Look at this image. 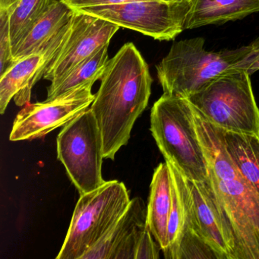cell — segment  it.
Here are the masks:
<instances>
[{"label": "cell", "mask_w": 259, "mask_h": 259, "mask_svg": "<svg viewBox=\"0 0 259 259\" xmlns=\"http://www.w3.org/2000/svg\"><path fill=\"white\" fill-rule=\"evenodd\" d=\"M100 80L90 108L101 131L104 157L113 160L148 106L153 78L140 51L127 43L108 60Z\"/></svg>", "instance_id": "1"}, {"label": "cell", "mask_w": 259, "mask_h": 259, "mask_svg": "<svg viewBox=\"0 0 259 259\" xmlns=\"http://www.w3.org/2000/svg\"><path fill=\"white\" fill-rule=\"evenodd\" d=\"M192 107L207 160V178L234 236L236 259H259V194L230 158L221 128Z\"/></svg>", "instance_id": "2"}, {"label": "cell", "mask_w": 259, "mask_h": 259, "mask_svg": "<svg viewBox=\"0 0 259 259\" xmlns=\"http://www.w3.org/2000/svg\"><path fill=\"white\" fill-rule=\"evenodd\" d=\"M150 130L166 162L190 181L207 180V160L187 98L163 93L151 109Z\"/></svg>", "instance_id": "3"}, {"label": "cell", "mask_w": 259, "mask_h": 259, "mask_svg": "<svg viewBox=\"0 0 259 259\" xmlns=\"http://www.w3.org/2000/svg\"><path fill=\"white\" fill-rule=\"evenodd\" d=\"M251 45L227 51H208L204 37L175 42L156 66L163 93L187 98L217 77L236 70L251 52Z\"/></svg>", "instance_id": "4"}, {"label": "cell", "mask_w": 259, "mask_h": 259, "mask_svg": "<svg viewBox=\"0 0 259 259\" xmlns=\"http://www.w3.org/2000/svg\"><path fill=\"white\" fill-rule=\"evenodd\" d=\"M187 99L219 128L259 136V108L246 71L236 69L223 74Z\"/></svg>", "instance_id": "5"}, {"label": "cell", "mask_w": 259, "mask_h": 259, "mask_svg": "<svg viewBox=\"0 0 259 259\" xmlns=\"http://www.w3.org/2000/svg\"><path fill=\"white\" fill-rule=\"evenodd\" d=\"M130 201L125 184L117 180L80 195L57 258L81 259L115 225Z\"/></svg>", "instance_id": "6"}, {"label": "cell", "mask_w": 259, "mask_h": 259, "mask_svg": "<svg viewBox=\"0 0 259 259\" xmlns=\"http://www.w3.org/2000/svg\"><path fill=\"white\" fill-rule=\"evenodd\" d=\"M57 157L80 195L105 183L101 131L90 107L66 124L57 139Z\"/></svg>", "instance_id": "7"}, {"label": "cell", "mask_w": 259, "mask_h": 259, "mask_svg": "<svg viewBox=\"0 0 259 259\" xmlns=\"http://www.w3.org/2000/svg\"><path fill=\"white\" fill-rule=\"evenodd\" d=\"M192 0L167 3L136 0L125 4L78 10L154 40H174L184 30Z\"/></svg>", "instance_id": "8"}, {"label": "cell", "mask_w": 259, "mask_h": 259, "mask_svg": "<svg viewBox=\"0 0 259 259\" xmlns=\"http://www.w3.org/2000/svg\"><path fill=\"white\" fill-rule=\"evenodd\" d=\"M180 181L187 213L186 226L202 238L219 259H236L233 231L208 178L190 181L180 172Z\"/></svg>", "instance_id": "9"}, {"label": "cell", "mask_w": 259, "mask_h": 259, "mask_svg": "<svg viewBox=\"0 0 259 259\" xmlns=\"http://www.w3.org/2000/svg\"><path fill=\"white\" fill-rule=\"evenodd\" d=\"M94 84H83L54 99L26 104L15 119L10 141L40 139L69 123L92 105Z\"/></svg>", "instance_id": "10"}, {"label": "cell", "mask_w": 259, "mask_h": 259, "mask_svg": "<svg viewBox=\"0 0 259 259\" xmlns=\"http://www.w3.org/2000/svg\"><path fill=\"white\" fill-rule=\"evenodd\" d=\"M119 29L108 21L73 10L67 37L48 66L44 78L51 84L60 81L86 59L109 46Z\"/></svg>", "instance_id": "11"}, {"label": "cell", "mask_w": 259, "mask_h": 259, "mask_svg": "<svg viewBox=\"0 0 259 259\" xmlns=\"http://www.w3.org/2000/svg\"><path fill=\"white\" fill-rule=\"evenodd\" d=\"M147 208L141 198L131 200L125 213L108 233L81 259H135L146 226Z\"/></svg>", "instance_id": "12"}, {"label": "cell", "mask_w": 259, "mask_h": 259, "mask_svg": "<svg viewBox=\"0 0 259 259\" xmlns=\"http://www.w3.org/2000/svg\"><path fill=\"white\" fill-rule=\"evenodd\" d=\"M44 48L40 52L16 61L0 75V113L4 114L13 98L19 107L29 104L31 90L45 75Z\"/></svg>", "instance_id": "13"}, {"label": "cell", "mask_w": 259, "mask_h": 259, "mask_svg": "<svg viewBox=\"0 0 259 259\" xmlns=\"http://www.w3.org/2000/svg\"><path fill=\"white\" fill-rule=\"evenodd\" d=\"M172 207V181L167 163L154 169L147 207L146 224L163 253L168 248L167 227Z\"/></svg>", "instance_id": "14"}, {"label": "cell", "mask_w": 259, "mask_h": 259, "mask_svg": "<svg viewBox=\"0 0 259 259\" xmlns=\"http://www.w3.org/2000/svg\"><path fill=\"white\" fill-rule=\"evenodd\" d=\"M259 12V0H192L186 30L224 25Z\"/></svg>", "instance_id": "15"}, {"label": "cell", "mask_w": 259, "mask_h": 259, "mask_svg": "<svg viewBox=\"0 0 259 259\" xmlns=\"http://www.w3.org/2000/svg\"><path fill=\"white\" fill-rule=\"evenodd\" d=\"M72 14L73 10L60 0H56L23 38L13 47L14 61L40 52L45 45L70 21Z\"/></svg>", "instance_id": "16"}, {"label": "cell", "mask_w": 259, "mask_h": 259, "mask_svg": "<svg viewBox=\"0 0 259 259\" xmlns=\"http://www.w3.org/2000/svg\"><path fill=\"white\" fill-rule=\"evenodd\" d=\"M226 150L238 170L259 194V136L222 130Z\"/></svg>", "instance_id": "17"}, {"label": "cell", "mask_w": 259, "mask_h": 259, "mask_svg": "<svg viewBox=\"0 0 259 259\" xmlns=\"http://www.w3.org/2000/svg\"><path fill=\"white\" fill-rule=\"evenodd\" d=\"M109 46L104 47L48 89V99H54L102 77L109 60Z\"/></svg>", "instance_id": "18"}, {"label": "cell", "mask_w": 259, "mask_h": 259, "mask_svg": "<svg viewBox=\"0 0 259 259\" xmlns=\"http://www.w3.org/2000/svg\"><path fill=\"white\" fill-rule=\"evenodd\" d=\"M172 181V207L168 221V248L165 258L177 259L186 224V207L180 181V172L172 163L166 162Z\"/></svg>", "instance_id": "19"}, {"label": "cell", "mask_w": 259, "mask_h": 259, "mask_svg": "<svg viewBox=\"0 0 259 259\" xmlns=\"http://www.w3.org/2000/svg\"><path fill=\"white\" fill-rule=\"evenodd\" d=\"M56 0H19L10 12V36L13 48L48 11Z\"/></svg>", "instance_id": "20"}, {"label": "cell", "mask_w": 259, "mask_h": 259, "mask_svg": "<svg viewBox=\"0 0 259 259\" xmlns=\"http://www.w3.org/2000/svg\"><path fill=\"white\" fill-rule=\"evenodd\" d=\"M219 259L214 250L186 226L177 259Z\"/></svg>", "instance_id": "21"}, {"label": "cell", "mask_w": 259, "mask_h": 259, "mask_svg": "<svg viewBox=\"0 0 259 259\" xmlns=\"http://www.w3.org/2000/svg\"><path fill=\"white\" fill-rule=\"evenodd\" d=\"M15 63L10 36V12L0 9V75Z\"/></svg>", "instance_id": "22"}, {"label": "cell", "mask_w": 259, "mask_h": 259, "mask_svg": "<svg viewBox=\"0 0 259 259\" xmlns=\"http://www.w3.org/2000/svg\"><path fill=\"white\" fill-rule=\"evenodd\" d=\"M152 233L145 226L138 242L135 259H157L160 257V245L153 239Z\"/></svg>", "instance_id": "23"}, {"label": "cell", "mask_w": 259, "mask_h": 259, "mask_svg": "<svg viewBox=\"0 0 259 259\" xmlns=\"http://www.w3.org/2000/svg\"><path fill=\"white\" fill-rule=\"evenodd\" d=\"M72 10H82L92 7H104L114 4H125L136 0H60ZM166 2L165 0H160ZM169 3V2H167Z\"/></svg>", "instance_id": "24"}, {"label": "cell", "mask_w": 259, "mask_h": 259, "mask_svg": "<svg viewBox=\"0 0 259 259\" xmlns=\"http://www.w3.org/2000/svg\"><path fill=\"white\" fill-rule=\"evenodd\" d=\"M251 51L238 66L239 70H245L250 75L259 70V37L251 44Z\"/></svg>", "instance_id": "25"}, {"label": "cell", "mask_w": 259, "mask_h": 259, "mask_svg": "<svg viewBox=\"0 0 259 259\" xmlns=\"http://www.w3.org/2000/svg\"><path fill=\"white\" fill-rule=\"evenodd\" d=\"M19 0H0V9L10 10Z\"/></svg>", "instance_id": "26"}, {"label": "cell", "mask_w": 259, "mask_h": 259, "mask_svg": "<svg viewBox=\"0 0 259 259\" xmlns=\"http://www.w3.org/2000/svg\"><path fill=\"white\" fill-rule=\"evenodd\" d=\"M166 2L172 3V2H180V1H182V0H165Z\"/></svg>", "instance_id": "27"}]
</instances>
